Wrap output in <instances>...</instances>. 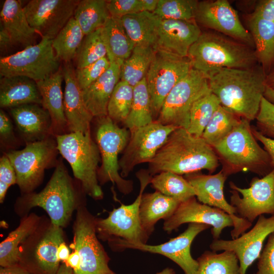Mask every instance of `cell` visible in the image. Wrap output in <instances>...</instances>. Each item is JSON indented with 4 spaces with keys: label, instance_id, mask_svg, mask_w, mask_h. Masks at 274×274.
<instances>
[{
    "label": "cell",
    "instance_id": "obj_1",
    "mask_svg": "<svg viewBox=\"0 0 274 274\" xmlns=\"http://www.w3.org/2000/svg\"><path fill=\"white\" fill-rule=\"evenodd\" d=\"M266 75L257 64L248 68L217 69L207 77L210 90L221 105L251 122L256 119L264 97Z\"/></svg>",
    "mask_w": 274,
    "mask_h": 274
},
{
    "label": "cell",
    "instance_id": "obj_2",
    "mask_svg": "<svg viewBox=\"0 0 274 274\" xmlns=\"http://www.w3.org/2000/svg\"><path fill=\"white\" fill-rule=\"evenodd\" d=\"M219 160L212 146L184 128L176 129L149 162V172L155 175L170 172L180 175L207 170L213 173Z\"/></svg>",
    "mask_w": 274,
    "mask_h": 274
},
{
    "label": "cell",
    "instance_id": "obj_3",
    "mask_svg": "<svg viewBox=\"0 0 274 274\" xmlns=\"http://www.w3.org/2000/svg\"><path fill=\"white\" fill-rule=\"evenodd\" d=\"M192 68L207 77L221 68H248L258 62L255 49L215 31L201 32L188 53Z\"/></svg>",
    "mask_w": 274,
    "mask_h": 274
},
{
    "label": "cell",
    "instance_id": "obj_4",
    "mask_svg": "<svg viewBox=\"0 0 274 274\" xmlns=\"http://www.w3.org/2000/svg\"><path fill=\"white\" fill-rule=\"evenodd\" d=\"M213 148L227 177L247 171L262 177L273 170L268 153L258 143L250 121L246 119L242 118L232 131Z\"/></svg>",
    "mask_w": 274,
    "mask_h": 274
},
{
    "label": "cell",
    "instance_id": "obj_5",
    "mask_svg": "<svg viewBox=\"0 0 274 274\" xmlns=\"http://www.w3.org/2000/svg\"><path fill=\"white\" fill-rule=\"evenodd\" d=\"M55 139L59 153L70 164L84 191L94 199L102 198L104 194L97 175L100 153L91 132H68L57 135Z\"/></svg>",
    "mask_w": 274,
    "mask_h": 274
},
{
    "label": "cell",
    "instance_id": "obj_6",
    "mask_svg": "<svg viewBox=\"0 0 274 274\" xmlns=\"http://www.w3.org/2000/svg\"><path fill=\"white\" fill-rule=\"evenodd\" d=\"M97 118L95 139L101 161L97 174L98 181L102 184L111 182L121 192L128 194L133 189V182L119 174L118 158L126 148L130 132L126 128L120 127L108 115Z\"/></svg>",
    "mask_w": 274,
    "mask_h": 274
},
{
    "label": "cell",
    "instance_id": "obj_7",
    "mask_svg": "<svg viewBox=\"0 0 274 274\" xmlns=\"http://www.w3.org/2000/svg\"><path fill=\"white\" fill-rule=\"evenodd\" d=\"M56 139L26 143L22 150H12L5 153L14 167L17 184L21 191L29 192L41 182L45 170L56 166L58 160Z\"/></svg>",
    "mask_w": 274,
    "mask_h": 274
},
{
    "label": "cell",
    "instance_id": "obj_8",
    "mask_svg": "<svg viewBox=\"0 0 274 274\" xmlns=\"http://www.w3.org/2000/svg\"><path fill=\"white\" fill-rule=\"evenodd\" d=\"M25 198L29 208L39 207L45 210L51 224L63 227L67 223L75 208L76 194L61 160H58L45 187L38 193L28 195Z\"/></svg>",
    "mask_w": 274,
    "mask_h": 274
},
{
    "label": "cell",
    "instance_id": "obj_9",
    "mask_svg": "<svg viewBox=\"0 0 274 274\" xmlns=\"http://www.w3.org/2000/svg\"><path fill=\"white\" fill-rule=\"evenodd\" d=\"M60 60L52 46V40L42 38L37 44L0 58V76H24L36 82L43 80L59 69Z\"/></svg>",
    "mask_w": 274,
    "mask_h": 274
},
{
    "label": "cell",
    "instance_id": "obj_10",
    "mask_svg": "<svg viewBox=\"0 0 274 274\" xmlns=\"http://www.w3.org/2000/svg\"><path fill=\"white\" fill-rule=\"evenodd\" d=\"M210 92L208 77L191 68L168 94L156 120L164 125L187 129L192 106Z\"/></svg>",
    "mask_w": 274,
    "mask_h": 274
},
{
    "label": "cell",
    "instance_id": "obj_11",
    "mask_svg": "<svg viewBox=\"0 0 274 274\" xmlns=\"http://www.w3.org/2000/svg\"><path fill=\"white\" fill-rule=\"evenodd\" d=\"M191 68L188 57L156 49L146 77L153 118H158L168 94Z\"/></svg>",
    "mask_w": 274,
    "mask_h": 274
},
{
    "label": "cell",
    "instance_id": "obj_12",
    "mask_svg": "<svg viewBox=\"0 0 274 274\" xmlns=\"http://www.w3.org/2000/svg\"><path fill=\"white\" fill-rule=\"evenodd\" d=\"M148 170L142 169L136 174L140 182V192L131 204H121L114 209L108 217L95 220L96 229L103 236L121 238L130 242L146 244L149 235L143 229L140 219V206L143 192L150 183Z\"/></svg>",
    "mask_w": 274,
    "mask_h": 274
},
{
    "label": "cell",
    "instance_id": "obj_13",
    "mask_svg": "<svg viewBox=\"0 0 274 274\" xmlns=\"http://www.w3.org/2000/svg\"><path fill=\"white\" fill-rule=\"evenodd\" d=\"M177 128L155 120L130 133L129 142L119 161L121 177H127L138 164L150 162Z\"/></svg>",
    "mask_w": 274,
    "mask_h": 274
},
{
    "label": "cell",
    "instance_id": "obj_14",
    "mask_svg": "<svg viewBox=\"0 0 274 274\" xmlns=\"http://www.w3.org/2000/svg\"><path fill=\"white\" fill-rule=\"evenodd\" d=\"M229 184L230 204L238 217L252 223L261 215H274V169L262 178H253L247 188L232 181Z\"/></svg>",
    "mask_w": 274,
    "mask_h": 274
},
{
    "label": "cell",
    "instance_id": "obj_15",
    "mask_svg": "<svg viewBox=\"0 0 274 274\" xmlns=\"http://www.w3.org/2000/svg\"><path fill=\"white\" fill-rule=\"evenodd\" d=\"M210 227L204 224L189 223L187 228L178 236L157 245L130 242L121 238H113L111 241L119 250L131 249L161 254L178 264L185 274H195L198 263L191 255V245L198 234Z\"/></svg>",
    "mask_w": 274,
    "mask_h": 274
},
{
    "label": "cell",
    "instance_id": "obj_16",
    "mask_svg": "<svg viewBox=\"0 0 274 274\" xmlns=\"http://www.w3.org/2000/svg\"><path fill=\"white\" fill-rule=\"evenodd\" d=\"M198 25L231 38L252 48L250 32L242 24L237 12L227 0L198 2L195 15Z\"/></svg>",
    "mask_w": 274,
    "mask_h": 274
},
{
    "label": "cell",
    "instance_id": "obj_17",
    "mask_svg": "<svg viewBox=\"0 0 274 274\" xmlns=\"http://www.w3.org/2000/svg\"><path fill=\"white\" fill-rule=\"evenodd\" d=\"M95 220L83 212L78 214L74 227V249L81 258L75 274H116L109 267V258L96 234Z\"/></svg>",
    "mask_w": 274,
    "mask_h": 274
},
{
    "label": "cell",
    "instance_id": "obj_18",
    "mask_svg": "<svg viewBox=\"0 0 274 274\" xmlns=\"http://www.w3.org/2000/svg\"><path fill=\"white\" fill-rule=\"evenodd\" d=\"M79 0H31L23 7L30 26L53 40L73 16Z\"/></svg>",
    "mask_w": 274,
    "mask_h": 274
},
{
    "label": "cell",
    "instance_id": "obj_19",
    "mask_svg": "<svg viewBox=\"0 0 274 274\" xmlns=\"http://www.w3.org/2000/svg\"><path fill=\"white\" fill-rule=\"evenodd\" d=\"M185 178L194 189L200 202L219 209L230 216L233 223L232 239L246 232L252 223L238 217L235 209L225 199L224 185L227 177L221 170L217 174L204 175L197 173L186 175Z\"/></svg>",
    "mask_w": 274,
    "mask_h": 274
},
{
    "label": "cell",
    "instance_id": "obj_20",
    "mask_svg": "<svg viewBox=\"0 0 274 274\" xmlns=\"http://www.w3.org/2000/svg\"><path fill=\"white\" fill-rule=\"evenodd\" d=\"M274 231V215L266 217L261 215L249 231L231 240L214 239L210 245L214 252L231 251L236 255L239 264L240 274H246L247 270L260 256L263 243Z\"/></svg>",
    "mask_w": 274,
    "mask_h": 274
},
{
    "label": "cell",
    "instance_id": "obj_21",
    "mask_svg": "<svg viewBox=\"0 0 274 274\" xmlns=\"http://www.w3.org/2000/svg\"><path fill=\"white\" fill-rule=\"evenodd\" d=\"M185 223L204 224L212 227L214 239H219L225 228L233 226L232 219L226 213L198 201L195 196L181 202L174 214L164 220L163 228L170 233Z\"/></svg>",
    "mask_w": 274,
    "mask_h": 274
},
{
    "label": "cell",
    "instance_id": "obj_22",
    "mask_svg": "<svg viewBox=\"0 0 274 274\" xmlns=\"http://www.w3.org/2000/svg\"><path fill=\"white\" fill-rule=\"evenodd\" d=\"M65 88L63 106L69 132H90L93 116L86 108L82 90L77 81L75 70L70 62H65L62 68Z\"/></svg>",
    "mask_w": 274,
    "mask_h": 274
},
{
    "label": "cell",
    "instance_id": "obj_23",
    "mask_svg": "<svg viewBox=\"0 0 274 274\" xmlns=\"http://www.w3.org/2000/svg\"><path fill=\"white\" fill-rule=\"evenodd\" d=\"M201 32L195 21L159 18L157 49L187 57L190 47Z\"/></svg>",
    "mask_w": 274,
    "mask_h": 274
},
{
    "label": "cell",
    "instance_id": "obj_24",
    "mask_svg": "<svg viewBox=\"0 0 274 274\" xmlns=\"http://www.w3.org/2000/svg\"><path fill=\"white\" fill-rule=\"evenodd\" d=\"M10 109L17 129L26 143L41 141L53 135L50 114L40 105L27 104Z\"/></svg>",
    "mask_w": 274,
    "mask_h": 274
},
{
    "label": "cell",
    "instance_id": "obj_25",
    "mask_svg": "<svg viewBox=\"0 0 274 274\" xmlns=\"http://www.w3.org/2000/svg\"><path fill=\"white\" fill-rule=\"evenodd\" d=\"M63 80L62 68H60L49 77L37 82L42 97V105L50 114L52 134L55 137L66 133L67 130L61 88Z\"/></svg>",
    "mask_w": 274,
    "mask_h": 274
},
{
    "label": "cell",
    "instance_id": "obj_26",
    "mask_svg": "<svg viewBox=\"0 0 274 274\" xmlns=\"http://www.w3.org/2000/svg\"><path fill=\"white\" fill-rule=\"evenodd\" d=\"M120 67L118 64L111 63L110 67L97 80L82 90L85 106L93 117L108 115L109 100L120 80Z\"/></svg>",
    "mask_w": 274,
    "mask_h": 274
},
{
    "label": "cell",
    "instance_id": "obj_27",
    "mask_svg": "<svg viewBox=\"0 0 274 274\" xmlns=\"http://www.w3.org/2000/svg\"><path fill=\"white\" fill-rule=\"evenodd\" d=\"M42 101L35 81L20 76L1 78V108H11L27 104L42 105Z\"/></svg>",
    "mask_w": 274,
    "mask_h": 274
},
{
    "label": "cell",
    "instance_id": "obj_28",
    "mask_svg": "<svg viewBox=\"0 0 274 274\" xmlns=\"http://www.w3.org/2000/svg\"><path fill=\"white\" fill-rule=\"evenodd\" d=\"M0 17L1 24L14 44H20L25 48L33 45L36 32L29 25L20 1L6 0Z\"/></svg>",
    "mask_w": 274,
    "mask_h": 274
},
{
    "label": "cell",
    "instance_id": "obj_29",
    "mask_svg": "<svg viewBox=\"0 0 274 274\" xmlns=\"http://www.w3.org/2000/svg\"><path fill=\"white\" fill-rule=\"evenodd\" d=\"M181 202L161 192L143 194L140 206L141 225L148 235L154 230L155 224L160 219L170 217Z\"/></svg>",
    "mask_w": 274,
    "mask_h": 274
},
{
    "label": "cell",
    "instance_id": "obj_30",
    "mask_svg": "<svg viewBox=\"0 0 274 274\" xmlns=\"http://www.w3.org/2000/svg\"><path fill=\"white\" fill-rule=\"evenodd\" d=\"M248 22L257 61L267 75L274 67V22L252 14Z\"/></svg>",
    "mask_w": 274,
    "mask_h": 274
},
{
    "label": "cell",
    "instance_id": "obj_31",
    "mask_svg": "<svg viewBox=\"0 0 274 274\" xmlns=\"http://www.w3.org/2000/svg\"><path fill=\"white\" fill-rule=\"evenodd\" d=\"M159 20L153 13L147 11L129 14L120 19L134 46H151L156 49Z\"/></svg>",
    "mask_w": 274,
    "mask_h": 274
},
{
    "label": "cell",
    "instance_id": "obj_32",
    "mask_svg": "<svg viewBox=\"0 0 274 274\" xmlns=\"http://www.w3.org/2000/svg\"><path fill=\"white\" fill-rule=\"evenodd\" d=\"M63 242V232L61 227L51 224L36 249L35 266L38 273H56L60 266L57 250Z\"/></svg>",
    "mask_w": 274,
    "mask_h": 274
},
{
    "label": "cell",
    "instance_id": "obj_33",
    "mask_svg": "<svg viewBox=\"0 0 274 274\" xmlns=\"http://www.w3.org/2000/svg\"><path fill=\"white\" fill-rule=\"evenodd\" d=\"M101 31L107 57L111 63L121 65L135 46L127 36L120 19L111 16L102 27Z\"/></svg>",
    "mask_w": 274,
    "mask_h": 274
},
{
    "label": "cell",
    "instance_id": "obj_34",
    "mask_svg": "<svg viewBox=\"0 0 274 274\" xmlns=\"http://www.w3.org/2000/svg\"><path fill=\"white\" fill-rule=\"evenodd\" d=\"M37 226V219L29 216L24 219L18 227L1 243V267L18 265L21 257L20 245L33 233Z\"/></svg>",
    "mask_w": 274,
    "mask_h": 274
},
{
    "label": "cell",
    "instance_id": "obj_35",
    "mask_svg": "<svg viewBox=\"0 0 274 274\" xmlns=\"http://www.w3.org/2000/svg\"><path fill=\"white\" fill-rule=\"evenodd\" d=\"M156 49L151 46H135L120 67V79L134 87L146 77Z\"/></svg>",
    "mask_w": 274,
    "mask_h": 274
},
{
    "label": "cell",
    "instance_id": "obj_36",
    "mask_svg": "<svg viewBox=\"0 0 274 274\" xmlns=\"http://www.w3.org/2000/svg\"><path fill=\"white\" fill-rule=\"evenodd\" d=\"M73 17L85 35H87L102 27L110 18L107 1H80Z\"/></svg>",
    "mask_w": 274,
    "mask_h": 274
},
{
    "label": "cell",
    "instance_id": "obj_37",
    "mask_svg": "<svg viewBox=\"0 0 274 274\" xmlns=\"http://www.w3.org/2000/svg\"><path fill=\"white\" fill-rule=\"evenodd\" d=\"M154 121L145 77L133 87V97L130 111L124 123L131 133Z\"/></svg>",
    "mask_w": 274,
    "mask_h": 274
},
{
    "label": "cell",
    "instance_id": "obj_38",
    "mask_svg": "<svg viewBox=\"0 0 274 274\" xmlns=\"http://www.w3.org/2000/svg\"><path fill=\"white\" fill-rule=\"evenodd\" d=\"M85 36L73 16L52 40V46L58 59L65 63L75 58Z\"/></svg>",
    "mask_w": 274,
    "mask_h": 274
},
{
    "label": "cell",
    "instance_id": "obj_39",
    "mask_svg": "<svg viewBox=\"0 0 274 274\" xmlns=\"http://www.w3.org/2000/svg\"><path fill=\"white\" fill-rule=\"evenodd\" d=\"M198 268L195 274H240L238 259L234 252L206 251L196 259Z\"/></svg>",
    "mask_w": 274,
    "mask_h": 274
},
{
    "label": "cell",
    "instance_id": "obj_40",
    "mask_svg": "<svg viewBox=\"0 0 274 274\" xmlns=\"http://www.w3.org/2000/svg\"><path fill=\"white\" fill-rule=\"evenodd\" d=\"M150 183L156 191L180 202L195 196L194 189L187 179L170 172H162L154 175Z\"/></svg>",
    "mask_w": 274,
    "mask_h": 274
},
{
    "label": "cell",
    "instance_id": "obj_41",
    "mask_svg": "<svg viewBox=\"0 0 274 274\" xmlns=\"http://www.w3.org/2000/svg\"><path fill=\"white\" fill-rule=\"evenodd\" d=\"M241 118L220 105L206 126L201 137L213 147L227 136Z\"/></svg>",
    "mask_w": 274,
    "mask_h": 274
},
{
    "label": "cell",
    "instance_id": "obj_42",
    "mask_svg": "<svg viewBox=\"0 0 274 274\" xmlns=\"http://www.w3.org/2000/svg\"><path fill=\"white\" fill-rule=\"evenodd\" d=\"M220 105L217 97L211 91L197 99L190 111L188 131L195 136L201 137L206 126Z\"/></svg>",
    "mask_w": 274,
    "mask_h": 274
},
{
    "label": "cell",
    "instance_id": "obj_43",
    "mask_svg": "<svg viewBox=\"0 0 274 274\" xmlns=\"http://www.w3.org/2000/svg\"><path fill=\"white\" fill-rule=\"evenodd\" d=\"M133 97V87L120 80L109 101L108 116L116 123L124 122L130 111Z\"/></svg>",
    "mask_w": 274,
    "mask_h": 274
},
{
    "label": "cell",
    "instance_id": "obj_44",
    "mask_svg": "<svg viewBox=\"0 0 274 274\" xmlns=\"http://www.w3.org/2000/svg\"><path fill=\"white\" fill-rule=\"evenodd\" d=\"M196 0H159L153 13L161 19L195 21Z\"/></svg>",
    "mask_w": 274,
    "mask_h": 274
},
{
    "label": "cell",
    "instance_id": "obj_45",
    "mask_svg": "<svg viewBox=\"0 0 274 274\" xmlns=\"http://www.w3.org/2000/svg\"><path fill=\"white\" fill-rule=\"evenodd\" d=\"M101 28L86 35L76 56L77 68H81L107 56Z\"/></svg>",
    "mask_w": 274,
    "mask_h": 274
},
{
    "label": "cell",
    "instance_id": "obj_46",
    "mask_svg": "<svg viewBox=\"0 0 274 274\" xmlns=\"http://www.w3.org/2000/svg\"><path fill=\"white\" fill-rule=\"evenodd\" d=\"M107 56L81 68L75 71L76 77L81 90L97 80L110 66Z\"/></svg>",
    "mask_w": 274,
    "mask_h": 274
},
{
    "label": "cell",
    "instance_id": "obj_47",
    "mask_svg": "<svg viewBox=\"0 0 274 274\" xmlns=\"http://www.w3.org/2000/svg\"><path fill=\"white\" fill-rule=\"evenodd\" d=\"M255 120L256 129L264 136L274 140V104L263 97Z\"/></svg>",
    "mask_w": 274,
    "mask_h": 274
},
{
    "label": "cell",
    "instance_id": "obj_48",
    "mask_svg": "<svg viewBox=\"0 0 274 274\" xmlns=\"http://www.w3.org/2000/svg\"><path fill=\"white\" fill-rule=\"evenodd\" d=\"M107 7L111 16L118 19L144 11L141 0L107 1Z\"/></svg>",
    "mask_w": 274,
    "mask_h": 274
},
{
    "label": "cell",
    "instance_id": "obj_49",
    "mask_svg": "<svg viewBox=\"0 0 274 274\" xmlns=\"http://www.w3.org/2000/svg\"><path fill=\"white\" fill-rule=\"evenodd\" d=\"M258 259V270L255 274H274V231L268 235Z\"/></svg>",
    "mask_w": 274,
    "mask_h": 274
},
{
    "label": "cell",
    "instance_id": "obj_50",
    "mask_svg": "<svg viewBox=\"0 0 274 274\" xmlns=\"http://www.w3.org/2000/svg\"><path fill=\"white\" fill-rule=\"evenodd\" d=\"M0 139L1 144L5 146L10 147L16 142L11 121L2 109L0 110Z\"/></svg>",
    "mask_w": 274,
    "mask_h": 274
},
{
    "label": "cell",
    "instance_id": "obj_51",
    "mask_svg": "<svg viewBox=\"0 0 274 274\" xmlns=\"http://www.w3.org/2000/svg\"><path fill=\"white\" fill-rule=\"evenodd\" d=\"M17 184V177L14 166L4 154L0 158V185L9 187Z\"/></svg>",
    "mask_w": 274,
    "mask_h": 274
},
{
    "label": "cell",
    "instance_id": "obj_52",
    "mask_svg": "<svg viewBox=\"0 0 274 274\" xmlns=\"http://www.w3.org/2000/svg\"><path fill=\"white\" fill-rule=\"evenodd\" d=\"M251 14L264 20L274 22V0L259 1Z\"/></svg>",
    "mask_w": 274,
    "mask_h": 274
},
{
    "label": "cell",
    "instance_id": "obj_53",
    "mask_svg": "<svg viewBox=\"0 0 274 274\" xmlns=\"http://www.w3.org/2000/svg\"><path fill=\"white\" fill-rule=\"evenodd\" d=\"M252 129L256 140L263 144V148L268 153L270 158L272 168L274 169V140L264 136L254 127L252 126Z\"/></svg>",
    "mask_w": 274,
    "mask_h": 274
},
{
    "label": "cell",
    "instance_id": "obj_54",
    "mask_svg": "<svg viewBox=\"0 0 274 274\" xmlns=\"http://www.w3.org/2000/svg\"><path fill=\"white\" fill-rule=\"evenodd\" d=\"M13 43L11 39V38L4 27V26L1 24L0 27V49L1 51L2 52L4 50H6L9 48Z\"/></svg>",
    "mask_w": 274,
    "mask_h": 274
},
{
    "label": "cell",
    "instance_id": "obj_55",
    "mask_svg": "<svg viewBox=\"0 0 274 274\" xmlns=\"http://www.w3.org/2000/svg\"><path fill=\"white\" fill-rule=\"evenodd\" d=\"M67 265L71 267L74 272L78 271L80 268L81 260L79 253L75 250L68 256L67 259L64 262Z\"/></svg>",
    "mask_w": 274,
    "mask_h": 274
},
{
    "label": "cell",
    "instance_id": "obj_56",
    "mask_svg": "<svg viewBox=\"0 0 274 274\" xmlns=\"http://www.w3.org/2000/svg\"><path fill=\"white\" fill-rule=\"evenodd\" d=\"M0 274H30L24 267L18 265L1 267Z\"/></svg>",
    "mask_w": 274,
    "mask_h": 274
},
{
    "label": "cell",
    "instance_id": "obj_57",
    "mask_svg": "<svg viewBox=\"0 0 274 274\" xmlns=\"http://www.w3.org/2000/svg\"><path fill=\"white\" fill-rule=\"evenodd\" d=\"M70 250L64 242L62 243L58 247L57 257L59 260L65 262L70 256Z\"/></svg>",
    "mask_w": 274,
    "mask_h": 274
},
{
    "label": "cell",
    "instance_id": "obj_58",
    "mask_svg": "<svg viewBox=\"0 0 274 274\" xmlns=\"http://www.w3.org/2000/svg\"><path fill=\"white\" fill-rule=\"evenodd\" d=\"M159 0H141L144 11L153 13L156 10Z\"/></svg>",
    "mask_w": 274,
    "mask_h": 274
},
{
    "label": "cell",
    "instance_id": "obj_59",
    "mask_svg": "<svg viewBox=\"0 0 274 274\" xmlns=\"http://www.w3.org/2000/svg\"><path fill=\"white\" fill-rule=\"evenodd\" d=\"M56 274H75L73 269L64 262L60 265Z\"/></svg>",
    "mask_w": 274,
    "mask_h": 274
},
{
    "label": "cell",
    "instance_id": "obj_60",
    "mask_svg": "<svg viewBox=\"0 0 274 274\" xmlns=\"http://www.w3.org/2000/svg\"><path fill=\"white\" fill-rule=\"evenodd\" d=\"M266 85L267 87L274 90V67L266 75Z\"/></svg>",
    "mask_w": 274,
    "mask_h": 274
},
{
    "label": "cell",
    "instance_id": "obj_61",
    "mask_svg": "<svg viewBox=\"0 0 274 274\" xmlns=\"http://www.w3.org/2000/svg\"><path fill=\"white\" fill-rule=\"evenodd\" d=\"M264 97L270 102L274 104V90L266 87L264 94Z\"/></svg>",
    "mask_w": 274,
    "mask_h": 274
},
{
    "label": "cell",
    "instance_id": "obj_62",
    "mask_svg": "<svg viewBox=\"0 0 274 274\" xmlns=\"http://www.w3.org/2000/svg\"><path fill=\"white\" fill-rule=\"evenodd\" d=\"M156 274H176V272L173 268L167 267Z\"/></svg>",
    "mask_w": 274,
    "mask_h": 274
}]
</instances>
